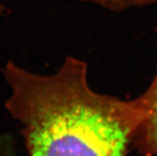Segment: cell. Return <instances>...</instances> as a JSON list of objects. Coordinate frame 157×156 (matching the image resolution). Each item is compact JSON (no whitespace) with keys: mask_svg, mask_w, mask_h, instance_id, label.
<instances>
[{"mask_svg":"<svg viewBox=\"0 0 157 156\" xmlns=\"http://www.w3.org/2000/svg\"><path fill=\"white\" fill-rule=\"evenodd\" d=\"M3 75L11 89L6 102L22 125L29 156H127L143 107L94 91L86 62L67 56L56 73L40 75L10 60Z\"/></svg>","mask_w":157,"mask_h":156,"instance_id":"obj_1","label":"cell"},{"mask_svg":"<svg viewBox=\"0 0 157 156\" xmlns=\"http://www.w3.org/2000/svg\"><path fill=\"white\" fill-rule=\"evenodd\" d=\"M137 98L144 114L133 146L145 156H157V70L150 87Z\"/></svg>","mask_w":157,"mask_h":156,"instance_id":"obj_2","label":"cell"},{"mask_svg":"<svg viewBox=\"0 0 157 156\" xmlns=\"http://www.w3.org/2000/svg\"><path fill=\"white\" fill-rule=\"evenodd\" d=\"M93 3L114 11H122L129 8L157 3V0H82Z\"/></svg>","mask_w":157,"mask_h":156,"instance_id":"obj_3","label":"cell"},{"mask_svg":"<svg viewBox=\"0 0 157 156\" xmlns=\"http://www.w3.org/2000/svg\"><path fill=\"white\" fill-rule=\"evenodd\" d=\"M4 11H5V8L2 5H0V14H2Z\"/></svg>","mask_w":157,"mask_h":156,"instance_id":"obj_4","label":"cell"}]
</instances>
